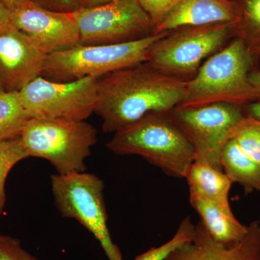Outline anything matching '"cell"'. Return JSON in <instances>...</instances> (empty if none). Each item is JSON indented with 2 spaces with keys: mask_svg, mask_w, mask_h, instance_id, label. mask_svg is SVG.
<instances>
[{
  "mask_svg": "<svg viewBox=\"0 0 260 260\" xmlns=\"http://www.w3.org/2000/svg\"><path fill=\"white\" fill-rule=\"evenodd\" d=\"M220 165L233 184H240L246 194L260 191V164L246 155L234 139L224 147Z\"/></svg>",
  "mask_w": 260,
  "mask_h": 260,
  "instance_id": "obj_17",
  "label": "cell"
},
{
  "mask_svg": "<svg viewBox=\"0 0 260 260\" xmlns=\"http://www.w3.org/2000/svg\"><path fill=\"white\" fill-rule=\"evenodd\" d=\"M194 232L195 225L190 217H186L181 222L177 232L170 240L157 247L150 248L143 254L137 256L134 260H166L172 251L191 240L194 237Z\"/></svg>",
  "mask_w": 260,
  "mask_h": 260,
  "instance_id": "obj_22",
  "label": "cell"
},
{
  "mask_svg": "<svg viewBox=\"0 0 260 260\" xmlns=\"http://www.w3.org/2000/svg\"><path fill=\"white\" fill-rule=\"evenodd\" d=\"M239 7L232 0H179L153 34L188 26L237 23Z\"/></svg>",
  "mask_w": 260,
  "mask_h": 260,
  "instance_id": "obj_14",
  "label": "cell"
},
{
  "mask_svg": "<svg viewBox=\"0 0 260 260\" xmlns=\"http://www.w3.org/2000/svg\"><path fill=\"white\" fill-rule=\"evenodd\" d=\"M189 202L200 215V223L215 242L231 246L246 237L249 227L236 218L230 205L214 203L192 191H189Z\"/></svg>",
  "mask_w": 260,
  "mask_h": 260,
  "instance_id": "obj_15",
  "label": "cell"
},
{
  "mask_svg": "<svg viewBox=\"0 0 260 260\" xmlns=\"http://www.w3.org/2000/svg\"><path fill=\"white\" fill-rule=\"evenodd\" d=\"M0 260L39 259L24 249L19 239L0 235Z\"/></svg>",
  "mask_w": 260,
  "mask_h": 260,
  "instance_id": "obj_23",
  "label": "cell"
},
{
  "mask_svg": "<svg viewBox=\"0 0 260 260\" xmlns=\"http://www.w3.org/2000/svg\"><path fill=\"white\" fill-rule=\"evenodd\" d=\"M107 146L116 155H139L178 179H185L195 160L194 149L169 112L149 114L119 130Z\"/></svg>",
  "mask_w": 260,
  "mask_h": 260,
  "instance_id": "obj_3",
  "label": "cell"
},
{
  "mask_svg": "<svg viewBox=\"0 0 260 260\" xmlns=\"http://www.w3.org/2000/svg\"><path fill=\"white\" fill-rule=\"evenodd\" d=\"M247 112V114L260 121V102H255L248 104Z\"/></svg>",
  "mask_w": 260,
  "mask_h": 260,
  "instance_id": "obj_28",
  "label": "cell"
},
{
  "mask_svg": "<svg viewBox=\"0 0 260 260\" xmlns=\"http://www.w3.org/2000/svg\"><path fill=\"white\" fill-rule=\"evenodd\" d=\"M254 56L242 39L235 37L202 64L187 80L178 107H197L215 103L243 106L257 96L249 80Z\"/></svg>",
  "mask_w": 260,
  "mask_h": 260,
  "instance_id": "obj_2",
  "label": "cell"
},
{
  "mask_svg": "<svg viewBox=\"0 0 260 260\" xmlns=\"http://www.w3.org/2000/svg\"><path fill=\"white\" fill-rule=\"evenodd\" d=\"M30 119L19 92L0 93V142L20 137Z\"/></svg>",
  "mask_w": 260,
  "mask_h": 260,
  "instance_id": "obj_18",
  "label": "cell"
},
{
  "mask_svg": "<svg viewBox=\"0 0 260 260\" xmlns=\"http://www.w3.org/2000/svg\"><path fill=\"white\" fill-rule=\"evenodd\" d=\"M239 12L235 37L242 39L255 57L260 54V0H244Z\"/></svg>",
  "mask_w": 260,
  "mask_h": 260,
  "instance_id": "obj_19",
  "label": "cell"
},
{
  "mask_svg": "<svg viewBox=\"0 0 260 260\" xmlns=\"http://www.w3.org/2000/svg\"><path fill=\"white\" fill-rule=\"evenodd\" d=\"M116 0H81V7L80 8H93L99 6Z\"/></svg>",
  "mask_w": 260,
  "mask_h": 260,
  "instance_id": "obj_29",
  "label": "cell"
},
{
  "mask_svg": "<svg viewBox=\"0 0 260 260\" xmlns=\"http://www.w3.org/2000/svg\"><path fill=\"white\" fill-rule=\"evenodd\" d=\"M28 157L20 137L0 142V216L6 202L5 182L7 177L18 162Z\"/></svg>",
  "mask_w": 260,
  "mask_h": 260,
  "instance_id": "obj_20",
  "label": "cell"
},
{
  "mask_svg": "<svg viewBox=\"0 0 260 260\" xmlns=\"http://www.w3.org/2000/svg\"><path fill=\"white\" fill-rule=\"evenodd\" d=\"M10 25L47 56L80 44L79 28L73 13L46 9L31 1L11 12Z\"/></svg>",
  "mask_w": 260,
  "mask_h": 260,
  "instance_id": "obj_11",
  "label": "cell"
},
{
  "mask_svg": "<svg viewBox=\"0 0 260 260\" xmlns=\"http://www.w3.org/2000/svg\"><path fill=\"white\" fill-rule=\"evenodd\" d=\"M81 45L134 42L153 34L151 20L138 0H116L73 13Z\"/></svg>",
  "mask_w": 260,
  "mask_h": 260,
  "instance_id": "obj_10",
  "label": "cell"
},
{
  "mask_svg": "<svg viewBox=\"0 0 260 260\" xmlns=\"http://www.w3.org/2000/svg\"><path fill=\"white\" fill-rule=\"evenodd\" d=\"M0 1L3 2L11 11H13L28 3L30 0H0Z\"/></svg>",
  "mask_w": 260,
  "mask_h": 260,
  "instance_id": "obj_30",
  "label": "cell"
},
{
  "mask_svg": "<svg viewBox=\"0 0 260 260\" xmlns=\"http://www.w3.org/2000/svg\"><path fill=\"white\" fill-rule=\"evenodd\" d=\"M3 92H5L4 90H3V88L1 87V85H0V93H3Z\"/></svg>",
  "mask_w": 260,
  "mask_h": 260,
  "instance_id": "obj_31",
  "label": "cell"
},
{
  "mask_svg": "<svg viewBox=\"0 0 260 260\" xmlns=\"http://www.w3.org/2000/svg\"><path fill=\"white\" fill-rule=\"evenodd\" d=\"M19 93L30 119L85 121L95 113L98 79L85 77L56 82L40 76Z\"/></svg>",
  "mask_w": 260,
  "mask_h": 260,
  "instance_id": "obj_9",
  "label": "cell"
},
{
  "mask_svg": "<svg viewBox=\"0 0 260 260\" xmlns=\"http://www.w3.org/2000/svg\"><path fill=\"white\" fill-rule=\"evenodd\" d=\"M242 241L225 246L212 239L204 226L195 225L194 237L172 251L166 260H260V220H253Z\"/></svg>",
  "mask_w": 260,
  "mask_h": 260,
  "instance_id": "obj_13",
  "label": "cell"
},
{
  "mask_svg": "<svg viewBox=\"0 0 260 260\" xmlns=\"http://www.w3.org/2000/svg\"><path fill=\"white\" fill-rule=\"evenodd\" d=\"M179 0H138L151 20L153 30L174 8Z\"/></svg>",
  "mask_w": 260,
  "mask_h": 260,
  "instance_id": "obj_24",
  "label": "cell"
},
{
  "mask_svg": "<svg viewBox=\"0 0 260 260\" xmlns=\"http://www.w3.org/2000/svg\"><path fill=\"white\" fill-rule=\"evenodd\" d=\"M185 179L189 191L220 205L229 204V191L233 183L223 171L206 162L194 160Z\"/></svg>",
  "mask_w": 260,
  "mask_h": 260,
  "instance_id": "obj_16",
  "label": "cell"
},
{
  "mask_svg": "<svg viewBox=\"0 0 260 260\" xmlns=\"http://www.w3.org/2000/svg\"><path fill=\"white\" fill-rule=\"evenodd\" d=\"M97 130L85 121L30 119L20 135L28 157L45 159L56 174L86 172L85 160L97 143Z\"/></svg>",
  "mask_w": 260,
  "mask_h": 260,
  "instance_id": "obj_5",
  "label": "cell"
},
{
  "mask_svg": "<svg viewBox=\"0 0 260 260\" xmlns=\"http://www.w3.org/2000/svg\"><path fill=\"white\" fill-rule=\"evenodd\" d=\"M11 10L0 1V30H3L10 25Z\"/></svg>",
  "mask_w": 260,
  "mask_h": 260,
  "instance_id": "obj_26",
  "label": "cell"
},
{
  "mask_svg": "<svg viewBox=\"0 0 260 260\" xmlns=\"http://www.w3.org/2000/svg\"><path fill=\"white\" fill-rule=\"evenodd\" d=\"M167 32L153 34L134 42L107 45H78L47 56L42 76L56 82L85 77L99 78L146 62L154 43Z\"/></svg>",
  "mask_w": 260,
  "mask_h": 260,
  "instance_id": "obj_4",
  "label": "cell"
},
{
  "mask_svg": "<svg viewBox=\"0 0 260 260\" xmlns=\"http://www.w3.org/2000/svg\"><path fill=\"white\" fill-rule=\"evenodd\" d=\"M232 139L246 155L260 164V121L245 114L234 129Z\"/></svg>",
  "mask_w": 260,
  "mask_h": 260,
  "instance_id": "obj_21",
  "label": "cell"
},
{
  "mask_svg": "<svg viewBox=\"0 0 260 260\" xmlns=\"http://www.w3.org/2000/svg\"><path fill=\"white\" fill-rule=\"evenodd\" d=\"M51 184L54 203L61 215L75 219L88 229L99 241L108 259L124 260L108 227L104 181L85 172L54 174Z\"/></svg>",
  "mask_w": 260,
  "mask_h": 260,
  "instance_id": "obj_7",
  "label": "cell"
},
{
  "mask_svg": "<svg viewBox=\"0 0 260 260\" xmlns=\"http://www.w3.org/2000/svg\"><path fill=\"white\" fill-rule=\"evenodd\" d=\"M249 80L255 90L256 96H257L256 102H260V70L251 71L249 75Z\"/></svg>",
  "mask_w": 260,
  "mask_h": 260,
  "instance_id": "obj_27",
  "label": "cell"
},
{
  "mask_svg": "<svg viewBox=\"0 0 260 260\" xmlns=\"http://www.w3.org/2000/svg\"><path fill=\"white\" fill-rule=\"evenodd\" d=\"M235 23L188 26L171 30L148 51L146 62L166 74L186 80L203 61L218 52L235 38Z\"/></svg>",
  "mask_w": 260,
  "mask_h": 260,
  "instance_id": "obj_6",
  "label": "cell"
},
{
  "mask_svg": "<svg viewBox=\"0 0 260 260\" xmlns=\"http://www.w3.org/2000/svg\"><path fill=\"white\" fill-rule=\"evenodd\" d=\"M186 83L148 62L99 78L95 113L103 131L115 133L149 114L171 112L182 102Z\"/></svg>",
  "mask_w": 260,
  "mask_h": 260,
  "instance_id": "obj_1",
  "label": "cell"
},
{
  "mask_svg": "<svg viewBox=\"0 0 260 260\" xmlns=\"http://www.w3.org/2000/svg\"><path fill=\"white\" fill-rule=\"evenodd\" d=\"M169 115L190 143L195 160L222 170V151L245 114L242 106L215 103L197 107H177Z\"/></svg>",
  "mask_w": 260,
  "mask_h": 260,
  "instance_id": "obj_8",
  "label": "cell"
},
{
  "mask_svg": "<svg viewBox=\"0 0 260 260\" xmlns=\"http://www.w3.org/2000/svg\"><path fill=\"white\" fill-rule=\"evenodd\" d=\"M39 6L53 11L73 13L81 7V0H30Z\"/></svg>",
  "mask_w": 260,
  "mask_h": 260,
  "instance_id": "obj_25",
  "label": "cell"
},
{
  "mask_svg": "<svg viewBox=\"0 0 260 260\" xmlns=\"http://www.w3.org/2000/svg\"><path fill=\"white\" fill-rule=\"evenodd\" d=\"M47 56L11 25L0 30V85L4 91L20 92L42 76Z\"/></svg>",
  "mask_w": 260,
  "mask_h": 260,
  "instance_id": "obj_12",
  "label": "cell"
}]
</instances>
